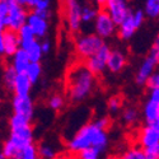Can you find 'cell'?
Listing matches in <instances>:
<instances>
[{
    "mask_svg": "<svg viewBox=\"0 0 159 159\" xmlns=\"http://www.w3.org/2000/svg\"><path fill=\"white\" fill-rule=\"evenodd\" d=\"M111 125L112 122L110 117H99L90 122H87L69 140H66V152L76 155L84 149L94 148L104 153L110 144L107 130L111 127Z\"/></svg>",
    "mask_w": 159,
    "mask_h": 159,
    "instance_id": "cell-1",
    "label": "cell"
},
{
    "mask_svg": "<svg viewBox=\"0 0 159 159\" xmlns=\"http://www.w3.org/2000/svg\"><path fill=\"white\" fill-rule=\"evenodd\" d=\"M97 83V76L87 69L84 62L75 61L65 75V98L71 103H82L93 94Z\"/></svg>",
    "mask_w": 159,
    "mask_h": 159,
    "instance_id": "cell-2",
    "label": "cell"
},
{
    "mask_svg": "<svg viewBox=\"0 0 159 159\" xmlns=\"http://www.w3.org/2000/svg\"><path fill=\"white\" fill-rule=\"evenodd\" d=\"M104 45V41L94 33H78L74 38V51L78 61L84 62Z\"/></svg>",
    "mask_w": 159,
    "mask_h": 159,
    "instance_id": "cell-3",
    "label": "cell"
},
{
    "mask_svg": "<svg viewBox=\"0 0 159 159\" xmlns=\"http://www.w3.org/2000/svg\"><path fill=\"white\" fill-rule=\"evenodd\" d=\"M62 18L65 27L75 34L82 28V3L78 0H66L62 3Z\"/></svg>",
    "mask_w": 159,
    "mask_h": 159,
    "instance_id": "cell-4",
    "label": "cell"
},
{
    "mask_svg": "<svg viewBox=\"0 0 159 159\" xmlns=\"http://www.w3.org/2000/svg\"><path fill=\"white\" fill-rule=\"evenodd\" d=\"M28 10L23 5H20L19 0H9V9L7 18L3 23L4 30H9L13 32H18L23 25H25L28 17Z\"/></svg>",
    "mask_w": 159,
    "mask_h": 159,
    "instance_id": "cell-5",
    "label": "cell"
},
{
    "mask_svg": "<svg viewBox=\"0 0 159 159\" xmlns=\"http://www.w3.org/2000/svg\"><path fill=\"white\" fill-rule=\"evenodd\" d=\"M98 5L110 16L116 25L120 24L131 11L129 3L125 0H104V2H99Z\"/></svg>",
    "mask_w": 159,
    "mask_h": 159,
    "instance_id": "cell-6",
    "label": "cell"
},
{
    "mask_svg": "<svg viewBox=\"0 0 159 159\" xmlns=\"http://www.w3.org/2000/svg\"><path fill=\"white\" fill-rule=\"evenodd\" d=\"M136 145L143 150L159 147V125H144L136 132Z\"/></svg>",
    "mask_w": 159,
    "mask_h": 159,
    "instance_id": "cell-7",
    "label": "cell"
},
{
    "mask_svg": "<svg viewBox=\"0 0 159 159\" xmlns=\"http://www.w3.org/2000/svg\"><path fill=\"white\" fill-rule=\"evenodd\" d=\"M110 52H111V47L104 43L94 55H92L88 60L84 61V65L87 66V69L94 74L96 76L102 75L106 70H107V60L110 56Z\"/></svg>",
    "mask_w": 159,
    "mask_h": 159,
    "instance_id": "cell-8",
    "label": "cell"
},
{
    "mask_svg": "<svg viewBox=\"0 0 159 159\" xmlns=\"http://www.w3.org/2000/svg\"><path fill=\"white\" fill-rule=\"evenodd\" d=\"M93 23H94V34L98 36L103 41L107 38H112L117 32V25L113 23V20L103 9H99Z\"/></svg>",
    "mask_w": 159,
    "mask_h": 159,
    "instance_id": "cell-9",
    "label": "cell"
},
{
    "mask_svg": "<svg viewBox=\"0 0 159 159\" xmlns=\"http://www.w3.org/2000/svg\"><path fill=\"white\" fill-rule=\"evenodd\" d=\"M8 140L14 144L18 149L24 148L25 145H30L34 143V130L32 124L27 126H20V127H14L10 129V134Z\"/></svg>",
    "mask_w": 159,
    "mask_h": 159,
    "instance_id": "cell-10",
    "label": "cell"
},
{
    "mask_svg": "<svg viewBox=\"0 0 159 159\" xmlns=\"http://www.w3.org/2000/svg\"><path fill=\"white\" fill-rule=\"evenodd\" d=\"M11 107H13V113L14 115L22 116L32 122L33 116H34V103H33V99L31 98V96H28V97L14 96L11 101Z\"/></svg>",
    "mask_w": 159,
    "mask_h": 159,
    "instance_id": "cell-11",
    "label": "cell"
},
{
    "mask_svg": "<svg viewBox=\"0 0 159 159\" xmlns=\"http://www.w3.org/2000/svg\"><path fill=\"white\" fill-rule=\"evenodd\" d=\"M25 25L32 31L36 39L45 38L48 34V31H50V22L47 19H43L41 17L33 14V13H28Z\"/></svg>",
    "mask_w": 159,
    "mask_h": 159,
    "instance_id": "cell-12",
    "label": "cell"
},
{
    "mask_svg": "<svg viewBox=\"0 0 159 159\" xmlns=\"http://www.w3.org/2000/svg\"><path fill=\"white\" fill-rule=\"evenodd\" d=\"M158 62L157 60H154L153 57L150 56H145L143 59V61L140 62L139 68H138V71H136V75H135V83L140 87L145 85L147 80L149 79V76L157 71V66H158Z\"/></svg>",
    "mask_w": 159,
    "mask_h": 159,
    "instance_id": "cell-13",
    "label": "cell"
},
{
    "mask_svg": "<svg viewBox=\"0 0 159 159\" xmlns=\"http://www.w3.org/2000/svg\"><path fill=\"white\" fill-rule=\"evenodd\" d=\"M127 64V56L121 50H112L107 60V70L112 74L121 73Z\"/></svg>",
    "mask_w": 159,
    "mask_h": 159,
    "instance_id": "cell-14",
    "label": "cell"
},
{
    "mask_svg": "<svg viewBox=\"0 0 159 159\" xmlns=\"http://www.w3.org/2000/svg\"><path fill=\"white\" fill-rule=\"evenodd\" d=\"M2 46H3V55H5L7 57H11L14 55L20 48L17 32L4 30L2 36Z\"/></svg>",
    "mask_w": 159,
    "mask_h": 159,
    "instance_id": "cell-15",
    "label": "cell"
},
{
    "mask_svg": "<svg viewBox=\"0 0 159 159\" xmlns=\"http://www.w3.org/2000/svg\"><path fill=\"white\" fill-rule=\"evenodd\" d=\"M132 10V9H131ZM139 28L136 27V24L134 22V18H132V14L130 11V14L117 25V32L116 34L118 36L120 39H124V41H129L130 38H132V36L135 34V32Z\"/></svg>",
    "mask_w": 159,
    "mask_h": 159,
    "instance_id": "cell-16",
    "label": "cell"
},
{
    "mask_svg": "<svg viewBox=\"0 0 159 159\" xmlns=\"http://www.w3.org/2000/svg\"><path fill=\"white\" fill-rule=\"evenodd\" d=\"M141 115L145 125H159V103L148 99L143 106Z\"/></svg>",
    "mask_w": 159,
    "mask_h": 159,
    "instance_id": "cell-17",
    "label": "cell"
},
{
    "mask_svg": "<svg viewBox=\"0 0 159 159\" xmlns=\"http://www.w3.org/2000/svg\"><path fill=\"white\" fill-rule=\"evenodd\" d=\"M32 83L28 80V78L23 74H17V78L13 84V92H14V96L17 97H28L31 94L32 90Z\"/></svg>",
    "mask_w": 159,
    "mask_h": 159,
    "instance_id": "cell-18",
    "label": "cell"
},
{
    "mask_svg": "<svg viewBox=\"0 0 159 159\" xmlns=\"http://www.w3.org/2000/svg\"><path fill=\"white\" fill-rule=\"evenodd\" d=\"M9 65L11 66L13 69L16 70L17 74H23L25 71V69L28 68L30 65V60L27 57V54H25V51L19 48L14 55L10 57V62Z\"/></svg>",
    "mask_w": 159,
    "mask_h": 159,
    "instance_id": "cell-19",
    "label": "cell"
},
{
    "mask_svg": "<svg viewBox=\"0 0 159 159\" xmlns=\"http://www.w3.org/2000/svg\"><path fill=\"white\" fill-rule=\"evenodd\" d=\"M121 120L126 126H135L140 121V111L135 106H127L122 108Z\"/></svg>",
    "mask_w": 159,
    "mask_h": 159,
    "instance_id": "cell-20",
    "label": "cell"
},
{
    "mask_svg": "<svg viewBox=\"0 0 159 159\" xmlns=\"http://www.w3.org/2000/svg\"><path fill=\"white\" fill-rule=\"evenodd\" d=\"M99 9V5L97 7L94 3H82V23L94 22Z\"/></svg>",
    "mask_w": 159,
    "mask_h": 159,
    "instance_id": "cell-21",
    "label": "cell"
},
{
    "mask_svg": "<svg viewBox=\"0 0 159 159\" xmlns=\"http://www.w3.org/2000/svg\"><path fill=\"white\" fill-rule=\"evenodd\" d=\"M17 36H18V39H19V47L22 50H25L34 41H37L36 37L32 33V31L27 27V25H23V27L17 32Z\"/></svg>",
    "mask_w": 159,
    "mask_h": 159,
    "instance_id": "cell-22",
    "label": "cell"
},
{
    "mask_svg": "<svg viewBox=\"0 0 159 159\" xmlns=\"http://www.w3.org/2000/svg\"><path fill=\"white\" fill-rule=\"evenodd\" d=\"M25 54H27V57L30 60V62H41L43 52L41 50V46H39V41H34L31 46H28L24 50Z\"/></svg>",
    "mask_w": 159,
    "mask_h": 159,
    "instance_id": "cell-23",
    "label": "cell"
},
{
    "mask_svg": "<svg viewBox=\"0 0 159 159\" xmlns=\"http://www.w3.org/2000/svg\"><path fill=\"white\" fill-rule=\"evenodd\" d=\"M16 78H17L16 70L13 69L9 64H7L3 69V75H2V82H3V85L5 87L7 90L13 89V84H14Z\"/></svg>",
    "mask_w": 159,
    "mask_h": 159,
    "instance_id": "cell-24",
    "label": "cell"
},
{
    "mask_svg": "<svg viewBox=\"0 0 159 159\" xmlns=\"http://www.w3.org/2000/svg\"><path fill=\"white\" fill-rule=\"evenodd\" d=\"M37 152L39 159H52L59 152L56 148L50 143H41L37 145Z\"/></svg>",
    "mask_w": 159,
    "mask_h": 159,
    "instance_id": "cell-25",
    "label": "cell"
},
{
    "mask_svg": "<svg viewBox=\"0 0 159 159\" xmlns=\"http://www.w3.org/2000/svg\"><path fill=\"white\" fill-rule=\"evenodd\" d=\"M24 75L28 78V80L32 83V84H34L38 79H39V76L42 75V66H41V62H30V65H28V68L25 69V71H24Z\"/></svg>",
    "mask_w": 159,
    "mask_h": 159,
    "instance_id": "cell-26",
    "label": "cell"
},
{
    "mask_svg": "<svg viewBox=\"0 0 159 159\" xmlns=\"http://www.w3.org/2000/svg\"><path fill=\"white\" fill-rule=\"evenodd\" d=\"M65 104H66V98H65L64 94H60V93L51 94L48 97V99H47V106L54 111L62 110L65 107Z\"/></svg>",
    "mask_w": 159,
    "mask_h": 159,
    "instance_id": "cell-27",
    "label": "cell"
},
{
    "mask_svg": "<svg viewBox=\"0 0 159 159\" xmlns=\"http://www.w3.org/2000/svg\"><path fill=\"white\" fill-rule=\"evenodd\" d=\"M122 108H124V98H122V96L116 94V96H112V97L108 98V101H107V111L110 113L116 115V113L120 112Z\"/></svg>",
    "mask_w": 159,
    "mask_h": 159,
    "instance_id": "cell-28",
    "label": "cell"
},
{
    "mask_svg": "<svg viewBox=\"0 0 159 159\" xmlns=\"http://www.w3.org/2000/svg\"><path fill=\"white\" fill-rule=\"evenodd\" d=\"M144 16H147L149 18H158L159 16V2L158 0H147L144 4Z\"/></svg>",
    "mask_w": 159,
    "mask_h": 159,
    "instance_id": "cell-29",
    "label": "cell"
},
{
    "mask_svg": "<svg viewBox=\"0 0 159 159\" xmlns=\"http://www.w3.org/2000/svg\"><path fill=\"white\" fill-rule=\"evenodd\" d=\"M120 159H145L144 150L138 147V145H132L127 150L122 153V155H118Z\"/></svg>",
    "mask_w": 159,
    "mask_h": 159,
    "instance_id": "cell-30",
    "label": "cell"
},
{
    "mask_svg": "<svg viewBox=\"0 0 159 159\" xmlns=\"http://www.w3.org/2000/svg\"><path fill=\"white\" fill-rule=\"evenodd\" d=\"M18 159H39L38 158V152H37V145L30 144V145H25L24 148L20 149Z\"/></svg>",
    "mask_w": 159,
    "mask_h": 159,
    "instance_id": "cell-31",
    "label": "cell"
},
{
    "mask_svg": "<svg viewBox=\"0 0 159 159\" xmlns=\"http://www.w3.org/2000/svg\"><path fill=\"white\" fill-rule=\"evenodd\" d=\"M103 152L94 149V148H89V149H84L82 152H79L75 158L76 159H102L103 158Z\"/></svg>",
    "mask_w": 159,
    "mask_h": 159,
    "instance_id": "cell-32",
    "label": "cell"
},
{
    "mask_svg": "<svg viewBox=\"0 0 159 159\" xmlns=\"http://www.w3.org/2000/svg\"><path fill=\"white\" fill-rule=\"evenodd\" d=\"M32 122L28 121L27 118H24L22 116H18V115H14L13 113L9 118V127L10 129H14V127H20V126H27V125H31Z\"/></svg>",
    "mask_w": 159,
    "mask_h": 159,
    "instance_id": "cell-33",
    "label": "cell"
},
{
    "mask_svg": "<svg viewBox=\"0 0 159 159\" xmlns=\"http://www.w3.org/2000/svg\"><path fill=\"white\" fill-rule=\"evenodd\" d=\"M145 87H147L149 90H150V89H157V88H159V73H158V71H154V73L149 76V79L147 80V83H145Z\"/></svg>",
    "mask_w": 159,
    "mask_h": 159,
    "instance_id": "cell-34",
    "label": "cell"
},
{
    "mask_svg": "<svg viewBox=\"0 0 159 159\" xmlns=\"http://www.w3.org/2000/svg\"><path fill=\"white\" fill-rule=\"evenodd\" d=\"M131 14H132V18H134V22L136 24V27L140 28L144 20H145V16H144V11L143 9H135V10H131Z\"/></svg>",
    "mask_w": 159,
    "mask_h": 159,
    "instance_id": "cell-35",
    "label": "cell"
},
{
    "mask_svg": "<svg viewBox=\"0 0 159 159\" xmlns=\"http://www.w3.org/2000/svg\"><path fill=\"white\" fill-rule=\"evenodd\" d=\"M148 56H150V57H153L154 60L159 61V38H158V37L155 38V41H154L152 48L149 50Z\"/></svg>",
    "mask_w": 159,
    "mask_h": 159,
    "instance_id": "cell-36",
    "label": "cell"
},
{
    "mask_svg": "<svg viewBox=\"0 0 159 159\" xmlns=\"http://www.w3.org/2000/svg\"><path fill=\"white\" fill-rule=\"evenodd\" d=\"M145 159H159V147L144 150Z\"/></svg>",
    "mask_w": 159,
    "mask_h": 159,
    "instance_id": "cell-37",
    "label": "cell"
},
{
    "mask_svg": "<svg viewBox=\"0 0 159 159\" xmlns=\"http://www.w3.org/2000/svg\"><path fill=\"white\" fill-rule=\"evenodd\" d=\"M148 99L159 103V88H157V89H150V90H149V97H148Z\"/></svg>",
    "mask_w": 159,
    "mask_h": 159,
    "instance_id": "cell-38",
    "label": "cell"
},
{
    "mask_svg": "<svg viewBox=\"0 0 159 159\" xmlns=\"http://www.w3.org/2000/svg\"><path fill=\"white\" fill-rule=\"evenodd\" d=\"M52 159H76L75 155L68 153V152H61V153H57Z\"/></svg>",
    "mask_w": 159,
    "mask_h": 159,
    "instance_id": "cell-39",
    "label": "cell"
},
{
    "mask_svg": "<svg viewBox=\"0 0 159 159\" xmlns=\"http://www.w3.org/2000/svg\"><path fill=\"white\" fill-rule=\"evenodd\" d=\"M39 46H41L43 55L47 54V52H50V50H51V42L48 41V39H43V41H41L39 42Z\"/></svg>",
    "mask_w": 159,
    "mask_h": 159,
    "instance_id": "cell-40",
    "label": "cell"
},
{
    "mask_svg": "<svg viewBox=\"0 0 159 159\" xmlns=\"http://www.w3.org/2000/svg\"><path fill=\"white\" fill-rule=\"evenodd\" d=\"M3 31H4V28H3V25L0 24V54L3 55V46H2V36H3Z\"/></svg>",
    "mask_w": 159,
    "mask_h": 159,
    "instance_id": "cell-41",
    "label": "cell"
},
{
    "mask_svg": "<svg viewBox=\"0 0 159 159\" xmlns=\"http://www.w3.org/2000/svg\"><path fill=\"white\" fill-rule=\"evenodd\" d=\"M102 159H120V157L116 155V154H111V155H106V157H103Z\"/></svg>",
    "mask_w": 159,
    "mask_h": 159,
    "instance_id": "cell-42",
    "label": "cell"
},
{
    "mask_svg": "<svg viewBox=\"0 0 159 159\" xmlns=\"http://www.w3.org/2000/svg\"><path fill=\"white\" fill-rule=\"evenodd\" d=\"M2 101H3V99H2V96H0V104H2Z\"/></svg>",
    "mask_w": 159,
    "mask_h": 159,
    "instance_id": "cell-43",
    "label": "cell"
}]
</instances>
